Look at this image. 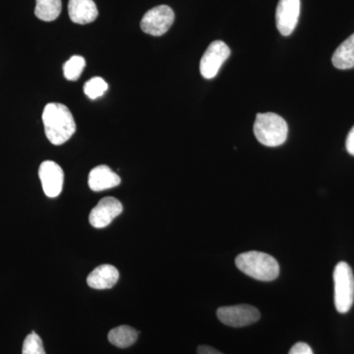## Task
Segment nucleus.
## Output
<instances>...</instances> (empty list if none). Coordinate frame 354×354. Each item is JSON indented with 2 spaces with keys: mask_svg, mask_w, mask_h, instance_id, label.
Returning <instances> with one entry per match:
<instances>
[{
  "mask_svg": "<svg viewBox=\"0 0 354 354\" xmlns=\"http://www.w3.org/2000/svg\"><path fill=\"white\" fill-rule=\"evenodd\" d=\"M44 132L51 144L62 145L76 131V123L66 106L50 102L44 106L43 113Z\"/></svg>",
  "mask_w": 354,
  "mask_h": 354,
  "instance_id": "f257e3e1",
  "label": "nucleus"
},
{
  "mask_svg": "<svg viewBox=\"0 0 354 354\" xmlns=\"http://www.w3.org/2000/svg\"><path fill=\"white\" fill-rule=\"evenodd\" d=\"M235 265L250 278L261 281H272L278 278V261L269 254L249 251L237 256Z\"/></svg>",
  "mask_w": 354,
  "mask_h": 354,
  "instance_id": "f03ea898",
  "label": "nucleus"
},
{
  "mask_svg": "<svg viewBox=\"0 0 354 354\" xmlns=\"http://www.w3.org/2000/svg\"><path fill=\"white\" fill-rule=\"evenodd\" d=\"M288 127L286 121L278 114L258 113L254 123V134L262 145L279 147L288 138Z\"/></svg>",
  "mask_w": 354,
  "mask_h": 354,
  "instance_id": "7ed1b4c3",
  "label": "nucleus"
},
{
  "mask_svg": "<svg viewBox=\"0 0 354 354\" xmlns=\"http://www.w3.org/2000/svg\"><path fill=\"white\" fill-rule=\"evenodd\" d=\"M335 305L339 313L351 310L354 301V277L351 266L339 262L334 271Z\"/></svg>",
  "mask_w": 354,
  "mask_h": 354,
  "instance_id": "20e7f679",
  "label": "nucleus"
},
{
  "mask_svg": "<svg viewBox=\"0 0 354 354\" xmlns=\"http://www.w3.org/2000/svg\"><path fill=\"white\" fill-rule=\"evenodd\" d=\"M218 320L230 327L241 328L252 325L259 320L261 314L256 307L248 304L221 307L216 311Z\"/></svg>",
  "mask_w": 354,
  "mask_h": 354,
  "instance_id": "39448f33",
  "label": "nucleus"
},
{
  "mask_svg": "<svg viewBox=\"0 0 354 354\" xmlns=\"http://www.w3.org/2000/svg\"><path fill=\"white\" fill-rule=\"evenodd\" d=\"M174 10L167 6L153 7L141 21L142 31L153 37H160L169 31L174 22Z\"/></svg>",
  "mask_w": 354,
  "mask_h": 354,
  "instance_id": "423d86ee",
  "label": "nucleus"
},
{
  "mask_svg": "<svg viewBox=\"0 0 354 354\" xmlns=\"http://www.w3.org/2000/svg\"><path fill=\"white\" fill-rule=\"evenodd\" d=\"M230 50L223 41H215L209 44L200 62V72L206 79L215 78L225 60L230 57Z\"/></svg>",
  "mask_w": 354,
  "mask_h": 354,
  "instance_id": "0eeeda50",
  "label": "nucleus"
},
{
  "mask_svg": "<svg viewBox=\"0 0 354 354\" xmlns=\"http://www.w3.org/2000/svg\"><path fill=\"white\" fill-rule=\"evenodd\" d=\"M122 211L123 206L120 200L114 197H104L91 211L88 221L95 228H104L111 225Z\"/></svg>",
  "mask_w": 354,
  "mask_h": 354,
  "instance_id": "6e6552de",
  "label": "nucleus"
},
{
  "mask_svg": "<svg viewBox=\"0 0 354 354\" xmlns=\"http://www.w3.org/2000/svg\"><path fill=\"white\" fill-rule=\"evenodd\" d=\"M39 176L46 196L55 198L62 193L64 188V174L57 162L53 160L41 162L39 165Z\"/></svg>",
  "mask_w": 354,
  "mask_h": 354,
  "instance_id": "1a4fd4ad",
  "label": "nucleus"
},
{
  "mask_svg": "<svg viewBox=\"0 0 354 354\" xmlns=\"http://www.w3.org/2000/svg\"><path fill=\"white\" fill-rule=\"evenodd\" d=\"M300 0H279L276 11L277 28L283 36L292 34L299 19Z\"/></svg>",
  "mask_w": 354,
  "mask_h": 354,
  "instance_id": "9d476101",
  "label": "nucleus"
},
{
  "mask_svg": "<svg viewBox=\"0 0 354 354\" xmlns=\"http://www.w3.org/2000/svg\"><path fill=\"white\" fill-rule=\"evenodd\" d=\"M121 178L108 165H97L88 174V187L95 192H100L120 185Z\"/></svg>",
  "mask_w": 354,
  "mask_h": 354,
  "instance_id": "9b49d317",
  "label": "nucleus"
},
{
  "mask_svg": "<svg viewBox=\"0 0 354 354\" xmlns=\"http://www.w3.org/2000/svg\"><path fill=\"white\" fill-rule=\"evenodd\" d=\"M120 279V272L113 265H102L90 272L87 283L95 290H109L113 288Z\"/></svg>",
  "mask_w": 354,
  "mask_h": 354,
  "instance_id": "f8f14e48",
  "label": "nucleus"
},
{
  "mask_svg": "<svg viewBox=\"0 0 354 354\" xmlns=\"http://www.w3.org/2000/svg\"><path fill=\"white\" fill-rule=\"evenodd\" d=\"M68 12L72 22L80 25L94 22L99 15L93 0H69Z\"/></svg>",
  "mask_w": 354,
  "mask_h": 354,
  "instance_id": "ddd939ff",
  "label": "nucleus"
},
{
  "mask_svg": "<svg viewBox=\"0 0 354 354\" xmlns=\"http://www.w3.org/2000/svg\"><path fill=\"white\" fill-rule=\"evenodd\" d=\"M335 68L346 70L354 67V34L339 44L332 57Z\"/></svg>",
  "mask_w": 354,
  "mask_h": 354,
  "instance_id": "4468645a",
  "label": "nucleus"
},
{
  "mask_svg": "<svg viewBox=\"0 0 354 354\" xmlns=\"http://www.w3.org/2000/svg\"><path fill=\"white\" fill-rule=\"evenodd\" d=\"M138 332L130 326L123 325L109 330V342L120 348H127L136 342Z\"/></svg>",
  "mask_w": 354,
  "mask_h": 354,
  "instance_id": "2eb2a0df",
  "label": "nucleus"
},
{
  "mask_svg": "<svg viewBox=\"0 0 354 354\" xmlns=\"http://www.w3.org/2000/svg\"><path fill=\"white\" fill-rule=\"evenodd\" d=\"M35 14L39 20L51 22L57 19L62 12V0H36Z\"/></svg>",
  "mask_w": 354,
  "mask_h": 354,
  "instance_id": "dca6fc26",
  "label": "nucleus"
},
{
  "mask_svg": "<svg viewBox=\"0 0 354 354\" xmlns=\"http://www.w3.org/2000/svg\"><path fill=\"white\" fill-rule=\"evenodd\" d=\"M86 66V60L80 55H74L67 60L64 66V73L65 78L69 81H76L80 78L84 68Z\"/></svg>",
  "mask_w": 354,
  "mask_h": 354,
  "instance_id": "f3484780",
  "label": "nucleus"
},
{
  "mask_svg": "<svg viewBox=\"0 0 354 354\" xmlns=\"http://www.w3.org/2000/svg\"><path fill=\"white\" fill-rule=\"evenodd\" d=\"M109 85L101 77L91 78L84 86V92L91 100H97L108 91Z\"/></svg>",
  "mask_w": 354,
  "mask_h": 354,
  "instance_id": "a211bd4d",
  "label": "nucleus"
},
{
  "mask_svg": "<svg viewBox=\"0 0 354 354\" xmlns=\"http://www.w3.org/2000/svg\"><path fill=\"white\" fill-rule=\"evenodd\" d=\"M22 354H46L41 337L32 332L26 337L23 342Z\"/></svg>",
  "mask_w": 354,
  "mask_h": 354,
  "instance_id": "6ab92c4d",
  "label": "nucleus"
},
{
  "mask_svg": "<svg viewBox=\"0 0 354 354\" xmlns=\"http://www.w3.org/2000/svg\"><path fill=\"white\" fill-rule=\"evenodd\" d=\"M288 354H313V351L305 342H297L290 348Z\"/></svg>",
  "mask_w": 354,
  "mask_h": 354,
  "instance_id": "aec40b11",
  "label": "nucleus"
},
{
  "mask_svg": "<svg viewBox=\"0 0 354 354\" xmlns=\"http://www.w3.org/2000/svg\"><path fill=\"white\" fill-rule=\"evenodd\" d=\"M346 147L348 152L351 153V156H354V127L348 133V138H346Z\"/></svg>",
  "mask_w": 354,
  "mask_h": 354,
  "instance_id": "412c9836",
  "label": "nucleus"
},
{
  "mask_svg": "<svg viewBox=\"0 0 354 354\" xmlns=\"http://www.w3.org/2000/svg\"><path fill=\"white\" fill-rule=\"evenodd\" d=\"M198 354H223L220 351H216V348H211L209 346H200L197 349Z\"/></svg>",
  "mask_w": 354,
  "mask_h": 354,
  "instance_id": "4be33fe9",
  "label": "nucleus"
}]
</instances>
